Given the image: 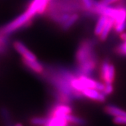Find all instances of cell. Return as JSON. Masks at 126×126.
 <instances>
[{
    "label": "cell",
    "mask_w": 126,
    "mask_h": 126,
    "mask_svg": "<svg viewBox=\"0 0 126 126\" xmlns=\"http://www.w3.org/2000/svg\"><path fill=\"white\" fill-rule=\"evenodd\" d=\"M95 43L92 39H84L81 41L76 53L77 64L86 62L90 60H98L94 50Z\"/></svg>",
    "instance_id": "6da1fadb"
},
{
    "label": "cell",
    "mask_w": 126,
    "mask_h": 126,
    "mask_svg": "<svg viewBox=\"0 0 126 126\" xmlns=\"http://www.w3.org/2000/svg\"><path fill=\"white\" fill-rule=\"evenodd\" d=\"M33 18L30 16L29 14L25 11L23 14L18 16L11 23L5 25L3 28L0 30V34H4L5 36H8L11 34H13L15 32L24 27H27L29 24L32 21Z\"/></svg>",
    "instance_id": "7a4b0ae2"
},
{
    "label": "cell",
    "mask_w": 126,
    "mask_h": 126,
    "mask_svg": "<svg viewBox=\"0 0 126 126\" xmlns=\"http://www.w3.org/2000/svg\"><path fill=\"white\" fill-rule=\"evenodd\" d=\"M99 77L104 84H113L115 80L116 71L113 64L108 59H105L100 65Z\"/></svg>",
    "instance_id": "3957f363"
},
{
    "label": "cell",
    "mask_w": 126,
    "mask_h": 126,
    "mask_svg": "<svg viewBox=\"0 0 126 126\" xmlns=\"http://www.w3.org/2000/svg\"><path fill=\"white\" fill-rule=\"evenodd\" d=\"M14 48L18 52L19 54L22 55L23 59L30 60V61H34L36 60V56L34 54L31 50L28 49L27 46L23 44L20 41H15L14 42Z\"/></svg>",
    "instance_id": "277c9868"
},
{
    "label": "cell",
    "mask_w": 126,
    "mask_h": 126,
    "mask_svg": "<svg viewBox=\"0 0 126 126\" xmlns=\"http://www.w3.org/2000/svg\"><path fill=\"white\" fill-rule=\"evenodd\" d=\"M73 109L69 105V104L60 103L55 104L54 106L50 109L48 116H66L69 114L72 113Z\"/></svg>",
    "instance_id": "5b68a950"
},
{
    "label": "cell",
    "mask_w": 126,
    "mask_h": 126,
    "mask_svg": "<svg viewBox=\"0 0 126 126\" xmlns=\"http://www.w3.org/2000/svg\"><path fill=\"white\" fill-rule=\"evenodd\" d=\"M84 98L97 102H104L106 100V96L99 90L93 88H86L81 92Z\"/></svg>",
    "instance_id": "8992f818"
},
{
    "label": "cell",
    "mask_w": 126,
    "mask_h": 126,
    "mask_svg": "<svg viewBox=\"0 0 126 126\" xmlns=\"http://www.w3.org/2000/svg\"><path fill=\"white\" fill-rule=\"evenodd\" d=\"M67 116H48L47 117L46 123L44 126H68Z\"/></svg>",
    "instance_id": "52a82bcc"
},
{
    "label": "cell",
    "mask_w": 126,
    "mask_h": 126,
    "mask_svg": "<svg viewBox=\"0 0 126 126\" xmlns=\"http://www.w3.org/2000/svg\"><path fill=\"white\" fill-rule=\"evenodd\" d=\"M104 111L107 114L113 118L126 116V111L113 104H107L104 107Z\"/></svg>",
    "instance_id": "ba28073f"
},
{
    "label": "cell",
    "mask_w": 126,
    "mask_h": 126,
    "mask_svg": "<svg viewBox=\"0 0 126 126\" xmlns=\"http://www.w3.org/2000/svg\"><path fill=\"white\" fill-rule=\"evenodd\" d=\"M22 62L28 69H30L31 71L34 72V73L43 74L45 71L44 67L37 60H34V61H29V60H25V59L23 58Z\"/></svg>",
    "instance_id": "9c48e42d"
},
{
    "label": "cell",
    "mask_w": 126,
    "mask_h": 126,
    "mask_svg": "<svg viewBox=\"0 0 126 126\" xmlns=\"http://www.w3.org/2000/svg\"><path fill=\"white\" fill-rule=\"evenodd\" d=\"M112 28H113V20L112 18H109L105 26L104 27L103 30L101 32L100 35L98 36L99 40L102 41L106 40L107 39L109 34V33H110V32H111Z\"/></svg>",
    "instance_id": "30bf717a"
},
{
    "label": "cell",
    "mask_w": 126,
    "mask_h": 126,
    "mask_svg": "<svg viewBox=\"0 0 126 126\" xmlns=\"http://www.w3.org/2000/svg\"><path fill=\"white\" fill-rule=\"evenodd\" d=\"M108 17L105 16H99L97 24L94 27V33L96 36H99L101 34V32L103 30L104 27L105 26L106 23L108 20Z\"/></svg>",
    "instance_id": "8fae6325"
},
{
    "label": "cell",
    "mask_w": 126,
    "mask_h": 126,
    "mask_svg": "<svg viewBox=\"0 0 126 126\" xmlns=\"http://www.w3.org/2000/svg\"><path fill=\"white\" fill-rule=\"evenodd\" d=\"M79 16L77 13L72 14L67 20L61 25L62 30H64V31H67V30L71 28L76 23V22L79 20Z\"/></svg>",
    "instance_id": "7c38bea8"
},
{
    "label": "cell",
    "mask_w": 126,
    "mask_h": 126,
    "mask_svg": "<svg viewBox=\"0 0 126 126\" xmlns=\"http://www.w3.org/2000/svg\"><path fill=\"white\" fill-rule=\"evenodd\" d=\"M68 123L69 124H72V125H75V126H84L86 124V121L82 118L79 117V116H77L76 115H74V114H69L67 116Z\"/></svg>",
    "instance_id": "4fadbf2b"
},
{
    "label": "cell",
    "mask_w": 126,
    "mask_h": 126,
    "mask_svg": "<svg viewBox=\"0 0 126 126\" xmlns=\"http://www.w3.org/2000/svg\"><path fill=\"white\" fill-rule=\"evenodd\" d=\"M46 121H47V117L37 116V117L32 118L31 119V123L33 125H35V126H44L46 123Z\"/></svg>",
    "instance_id": "5bb4252c"
},
{
    "label": "cell",
    "mask_w": 126,
    "mask_h": 126,
    "mask_svg": "<svg viewBox=\"0 0 126 126\" xmlns=\"http://www.w3.org/2000/svg\"><path fill=\"white\" fill-rule=\"evenodd\" d=\"M84 6V9L86 12L90 14V11L92 10L95 1L94 0H81Z\"/></svg>",
    "instance_id": "9a60e30c"
},
{
    "label": "cell",
    "mask_w": 126,
    "mask_h": 126,
    "mask_svg": "<svg viewBox=\"0 0 126 126\" xmlns=\"http://www.w3.org/2000/svg\"><path fill=\"white\" fill-rule=\"evenodd\" d=\"M115 51L116 52L117 54L120 55L126 56V41H124L123 44L118 46L116 48Z\"/></svg>",
    "instance_id": "2e32d148"
},
{
    "label": "cell",
    "mask_w": 126,
    "mask_h": 126,
    "mask_svg": "<svg viewBox=\"0 0 126 126\" xmlns=\"http://www.w3.org/2000/svg\"><path fill=\"white\" fill-rule=\"evenodd\" d=\"M7 36L0 34V53L4 51L7 46Z\"/></svg>",
    "instance_id": "e0dca14e"
},
{
    "label": "cell",
    "mask_w": 126,
    "mask_h": 126,
    "mask_svg": "<svg viewBox=\"0 0 126 126\" xmlns=\"http://www.w3.org/2000/svg\"><path fill=\"white\" fill-rule=\"evenodd\" d=\"M113 121L116 125L126 126V116H121V117L113 118Z\"/></svg>",
    "instance_id": "ac0fdd59"
},
{
    "label": "cell",
    "mask_w": 126,
    "mask_h": 126,
    "mask_svg": "<svg viewBox=\"0 0 126 126\" xmlns=\"http://www.w3.org/2000/svg\"><path fill=\"white\" fill-rule=\"evenodd\" d=\"M113 92V84H104V89L102 91V93L106 97L112 94Z\"/></svg>",
    "instance_id": "d6986e66"
},
{
    "label": "cell",
    "mask_w": 126,
    "mask_h": 126,
    "mask_svg": "<svg viewBox=\"0 0 126 126\" xmlns=\"http://www.w3.org/2000/svg\"><path fill=\"white\" fill-rule=\"evenodd\" d=\"M122 0H99V3L104 6H111L113 4H116Z\"/></svg>",
    "instance_id": "ffe728a7"
},
{
    "label": "cell",
    "mask_w": 126,
    "mask_h": 126,
    "mask_svg": "<svg viewBox=\"0 0 126 126\" xmlns=\"http://www.w3.org/2000/svg\"><path fill=\"white\" fill-rule=\"evenodd\" d=\"M121 38L122 40H123L124 41H126V33H124V32H122L121 33Z\"/></svg>",
    "instance_id": "44dd1931"
},
{
    "label": "cell",
    "mask_w": 126,
    "mask_h": 126,
    "mask_svg": "<svg viewBox=\"0 0 126 126\" xmlns=\"http://www.w3.org/2000/svg\"><path fill=\"white\" fill-rule=\"evenodd\" d=\"M14 126H23V125L21 123H17V124H16Z\"/></svg>",
    "instance_id": "7402d4cb"
}]
</instances>
